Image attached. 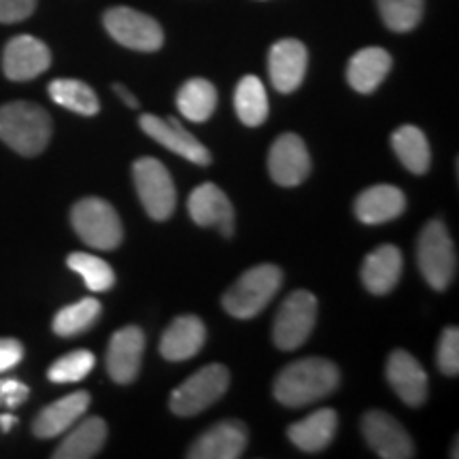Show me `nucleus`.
Segmentation results:
<instances>
[{
  "label": "nucleus",
  "mask_w": 459,
  "mask_h": 459,
  "mask_svg": "<svg viewBox=\"0 0 459 459\" xmlns=\"http://www.w3.org/2000/svg\"><path fill=\"white\" fill-rule=\"evenodd\" d=\"M341 383L336 364L324 358H307L285 366L274 381V398L290 409L308 406L330 395Z\"/></svg>",
  "instance_id": "obj_1"
},
{
  "label": "nucleus",
  "mask_w": 459,
  "mask_h": 459,
  "mask_svg": "<svg viewBox=\"0 0 459 459\" xmlns=\"http://www.w3.org/2000/svg\"><path fill=\"white\" fill-rule=\"evenodd\" d=\"M51 124L49 113L32 102H9L0 107V141L20 156L32 158L49 145Z\"/></svg>",
  "instance_id": "obj_2"
},
{
  "label": "nucleus",
  "mask_w": 459,
  "mask_h": 459,
  "mask_svg": "<svg viewBox=\"0 0 459 459\" xmlns=\"http://www.w3.org/2000/svg\"><path fill=\"white\" fill-rule=\"evenodd\" d=\"M283 283V273L274 264L249 268L223 296V308L237 319H254L271 304Z\"/></svg>",
  "instance_id": "obj_3"
},
{
  "label": "nucleus",
  "mask_w": 459,
  "mask_h": 459,
  "mask_svg": "<svg viewBox=\"0 0 459 459\" xmlns=\"http://www.w3.org/2000/svg\"><path fill=\"white\" fill-rule=\"evenodd\" d=\"M417 264L436 291H445L457 274V254L451 234L440 220L428 221L417 243Z\"/></svg>",
  "instance_id": "obj_4"
},
{
  "label": "nucleus",
  "mask_w": 459,
  "mask_h": 459,
  "mask_svg": "<svg viewBox=\"0 0 459 459\" xmlns=\"http://www.w3.org/2000/svg\"><path fill=\"white\" fill-rule=\"evenodd\" d=\"M71 221L85 245L100 251L117 249L124 238V226L117 211L107 200L90 196L73 206Z\"/></svg>",
  "instance_id": "obj_5"
},
{
  "label": "nucleus",
  "mask_w": 459,
  "mask_h": 459,
  "mask_svg": "<svg viewBox=\"0 0 459 459\" xmlns=\"http://www.w3.org/2000/svg\"><path fill=\"white\" fill-rule=\"evenodd\" d=\"M230 385V370L223 364H209L181 383L170 395V411L179 417H194L213 406Z\"/></svg>",
  "instance_id": "obj_6"
},
{
  "label": "nucleus",
  "mask_w": 459,
  "mask_h": 459,
  "mask_svg": "<svg viewBox=\"0 0 459 459\" xmlns=\"http://www.w3.org/2000/svg\"><path fill=\"white\" fill-rule=\"evenodd\" d=\"M134 187L149 217L164 221L175 213L177 189L170 172L156 158H139L132 166Z\"/></svg>",
  "instance_id": "obj_7"
},
{
  "label": "nucleus",
  "mask_w": 459,
  "mask_h": 459,
  "mask_svg": "<svg viewBox=\"0 0 459 459\" xmlns=\"http://www.w3.org/2000/svg\"><path fill=\"white\" fill-rule=\"evenodd\" d=\"M315 321H317V298L307 290L294 291L285 298L274 317V344L283 351H294L302 347L311 336Z\"/></svg>",
  "instance_id": "obj_8"
},
{
  "label": "nucleus",
  "mask_w": 459,
  "mask_h": 459,
  "mask_svg": "<svg viewBox=\"0 0 459 459\" xmlns=\"http://www.w3.org/2000/svg\"><path fill=\"white\" fill-rule=\"evenodd\" d=\"M107 32L124 48L158 51L164 45L162 26L153 17L130 7H113L105 13Z\"/></svg>",
  "instance_id": "obj_9"
},
{
  "label": "nucleus",
  "mask_w": 459,
  "mask_h": 459,
  "mask_svg": "<svg viewBox=\"0 0 459 459\" xmlns=\"http://www.w3.org/2000/svg\"><path fill=\"white\" fill-rule=\"evenodd\" d=\"M361 432L378 457L383 459H411L415 457L409 432L389 412L370 411L361 419Z\"/></svg>",
  "instance_id": "obj_10"
},
{
  "label": "nucleus",
  "mask_w": 459,
  "mask_h": 459,
  "mask_svg": "<svg viewBox=\"0 0 459 459\" xmlns=\"http://www.w3.org/2000/svg\"><path fill=\"white\" fill-rule=\"evenodd\" d=\"M141 130L160 145H164L169 152L177 153V156L186 158L187 162L209 166L211 164V152L200 143L196 136H192L183 126L177 122L175 117L162 119L158 115H141Z\"/></svg>",
  "instance_id": "obj_11"
},
{
  "label": "nucleus",
  "mask_w": 459,
  "mask_h": 459,
  "mask_svg": "<svg viewBox=\"0 0 459 459\" xmlns=\"http://www.w3.org/2000/svg\"><path fill=\"white\" fill-rule=\"evenodd\" d=\"M268 170L273 181L283 187L300 186L307 179L311 172V156L300 136L287 132L273 143L268 153Z\"/></svg>",
  "instance_id": "obj_12"
},
{
  "label": "nucleus",
  "mask_w": 459,
  "mask_h": 459,
  "mask_svg": "<svg viewBox=\"0 0 459 459\" xmlns=\"http://www.w3.org/2000/svg\"><path fill=\"white\" fill-rule=\"evenodd\" d=\"M143 353H145V332L136 325L117 330L107 349V372L119 385H130L139 377Z\"/></svg>",
  "instance_id": "obj_13"
},
{
  "label": "nucleus",
  "mask_w": 459,
  "mask_h": 459,
  "mask_svg": "<svg viewBox=\"0 0 459 459\" xmlns=\"http://www.w3.org/2000/svg\"><path fill=\"white\" fill-rule=\"evenodd\" d=\"M51 66V51L48 45L30 34L11 39L3 54V71L11 82H30Z\"/></svg>",
  "instance_id": "obj_14"
},
{
  "label": "nucleus",
  "mask_w": 459,
  "mask_h": 459,
  "mask_svg": "<svg viewBox=\"0 0 459 459\" xmlns=\"http://www.w3.org/2000/svg\"><path fill=\"white\" fill-rule=\"evenodd\" d=\"M308 66V51L296 39H281L268 54V73L274 90L281 94H291L304 82Z\"/></svg>",
  "instance_id": "obj_15"
},
{
  "label": "nucleus",
  "mask_w": 459,
  "mask_h": 459,
  "mask_svg": "<svg viewBox=\"0 0 459 459\" xmlns=\"http://www.w3.org/2000/svg\"><path fill=\"white\" fill-rule=\"evenodd\" d=\"M189 217L203 228H220L223 237L234 232V206L215 183H203L189 194L187 200Z\"/></svg>",
  "instance_id": "obj_16"
},
{
  "label": "nucleus",
  "mask_w": 459,
  "mask_h": 459,
  "mask_svg": "<svg viewBox=\"0 0 459 459\" xmlns=\"http://www.w3.org/2000/svg\"><path fill=\"white\" fill-rule=\"evenodd\" d=\"M387 381L398 398L409 406H421L428 398V375L404 349H395L387 359Z\"/></svg>",
  "instance_id": "obj_17"
},
{
  "label": "nucleus",
  "mask_w": 459,
  "mask_h": 459,
  "mask_svg": "<svg viewBox=\"0 0 459 459\" xmlns=\"http://www.w3.org/2000/svg\"><path fill=\"white\" fill-rule=\"evenodd\" d=\"M247 449V428L240 421H221L189 446V459H237Z\"/></svg>",
  "instance_id": "obj_18"
},
{
  "label": "nucleus",
  "mask_w": 459,
  "mask_h": 459,
  "mask_svg": "<svg viewBox=\"0 0 459 459\" xmlns=\"http://www.w3.org/2000/svg\"><path fill=\"white\" fill-rule=\"evenodd\" d=\"M90 402L91 398L88 392H74L56 400L54 404L45 406L32 423L34 436H39V438H56V436L68 432L88 412Z\"/></svg>",
  "instance_id": "obj_19"
},
{
  "label": "nucleus",
  "mask_w": 459,
  "mask_h": 459,
  "mask_svg": "<svg viewBox=\"0 0 459 459\" xmlns=\"http://www.w3.org/2000/svg\"><path fill=\"white\" fill-rule=\"evenodd\" d=\"M206 341V328L196 315H183L177 317L164 330L160 341V353L169 361H186L200 353Z\"/></svg>",
  "instance_id": "obj_20"
},
{
  "label": "nucleus",
  "mask_w": 459,
  "mask_h": 459,
  "mask_svg": "<svg viewBox=\"0 0 459 459\" xmlns=\"http://www.w3.org/2000/svg\"><path fill=\"white\" fill-rule=\"evenodd\" d=\"M402 254L398 247L381 245L366 255L361 264V281L375 296L389 294L398 285L402 274Z\"/></svg>",
  "instance_id": "obj_21"
},
{
  "label": "nucleus",
  "mask_w": 459,
  "mask_h": 459,
  "mask_svg": "<svg viewBox=\"0 0 459 459\" xmlns=\"http://www.w3.org/2000/svg\"><path fill=\"white\" fill-rule=\"evenodd\" d=\"M404 194L394 186L368 187L355 200V215L361 223H368V226L392 221L404 213Z\"/></svg>",
  "instance_id": "obj_22"
},
{
  "label": "nucleus",
  "mask_w": 459,
  "mask_h": 459,
  "mask_svg": "<svg viewBox=\"0 0 459 459\" xmlns=\"http://www.w3.org/2000/svg\"><path fill=\"white\" fill-rule=\"evenodd\" d=\"M389 71H392V56L381 48H366L349 62L347 82L359 94H370L385 82Z\"/></svg>",
  "instance_id": "obj_23"
},
{
  "label": "nucleus",
  "mask_w": 459,
  "mask_h": 459,
  "mask_svg": "<svg viewBox=\"0 0 459 459\" xmlns=\"http://www.w3.org/2000/svg\"><path fill=\"white\" fill-rule=\"evenodd\" d=\"M338 428V415L332 409H319L302 421L287 429V436L298 449L307 453H319L334 440Z\"/></svg>",
  "instance_id": "obj_24"
},
{
  "label": "nucleus",
  "mask_w": 459,
  "mask_h": 459,
  "mask_svg": "<svg viewBox=\"0 0 459 459\" xmlns=\"http://www.w3.org/2000/svg\"><path fill=\"white\" fill-rule=\"evenodd\" d=\"M77 428L66 434L60 446L54 451V459H90L96 457L105 446L107 423L100 417H90L82 423H74Z\"/></svg>",
  "instance_id": "obj_25"
},
{
  "label": "nucleus",
  "mask_w": 459,
  "mask_h": 459,
  "mask_svg": "<svg viewBox=\"0 0 459 459\" xmlns=\"http://www.w3.org/2000/svg\"><path fill=\"white\" fill-rule=\"evenodd\" d=\"M392 147L404 169L411 170L412 175H423L432 164L429 143L417 126H400L392 134Z\"/></svg>",
  "instance_id": "obj_26"
},
{
  "label": "nucleus",
  "mask_w": 459,
  "mask_h": 459,
  "mask_svg": "<svg viewBox=\"0 0 459 459\" xmlns=\"http://www.w3.org/2000/svg\"><path fill=\"white\" fill-rule=\"evenodd\" d=\"M177 107L183 117L194 124H203L211 117L217 107V90L203 77H194L177 91Z\"/></svg>",
  "instance_id": "obj_27"
},
{
  "label": "nucleus",
  "mask_w": 459,
  "mask_h": 459,
  "mask_svg": "<svg viewBox=\"0 0 459 459\" xmlns=\"http://www.w3.org/2000/svg\"><path fill=\"white\" fill-rule=\"evenodd\" d=\"M234 108H237L238 119L249 128L262 126L268 117V96L264 83L255 74H247L237 85L234 91Z\"/></svg>",
  "instance_id": "obj_28"
},
{
  "label": "nucleus",
  "mask_w": 459,
  "mask_h": 459,
  "mask_svg": "<svg viewBox=\"0 0 459 459\" xmlns=\"http://www.w3.org/2000/svg\"><path fill=\"white\" fill-rule=\"evenodd\" d=\"M49 99L56 105L68 108V111L85 115L91 117L100 111V102L96 91L88 83L79 82V79H56L49 83Z\"/></svg>",
  "instance_id": "obj_29"
},
{
  "label": "nucleus",
  "mask_w": 459,
  "mask_h": 459,
  "mask_svg": "<svg viewBox=\"0 0 459 459\" xmlns=\"http://www.w3.org/2000/svg\"><path fill=\"white\" fill-rule=\"evenodd\" d=\"M102 313V304L96 298H82L79 302L68 304V307L57 311L54 317V332L57 336L73 338L83 334L96 324Z\"/></svg>",
  "instance_id": "obj_30"
},
{
  "label": "nucleus",
  "mask_w": 459,
  "mask_h": 459,
  "mask_svg": "<svg viewBox=\"0 0 459 459\" xmlns=\"http://www.w3.org/2000/svg\"><path fill=\"white\" fill-rule=\"evenodd\" d=\"M68 268L83 279L85 287L94 294H105L115 285V273L111 264L91 254H71L68 255Z\"/></svg>",
  "instance_id": "obj_31"
},
{
  "label": "nucleus",
  "mask_w": 459,
  "mask_h": 459,
  "mask_svg": "<svg viewBox=\"0 0 459 459\" xmlns=\"http://www.w3.org/2000/svg\"><path fill=\"white\" fill-rule=\"evenodd\" d=\"M378 13L389 30L411 32L423 15V0H377Z\"/></svg>",
  "instance_id": "obj_32"
},
{
  "label": "nucleus",
  "mask_w": 459,
  "mask_h": 459,
  "mask_svg": "<svg viewBox=\"0 0 459 459\" xmlns=\"http://www.w3.org/2000/svg\"><path fill=\"white\" fill-rule=\"evenodd\" d=\"M96 358L94 353L88 351V349H77V351L66 353L65 358L56 359L54 364L49 366L48 378L51 383H77L83 381L85 377L94 370Z\"/></svg>",
  "instance_id": "obj_33"
},
{
  "label": "nucleus",
  "mask_w": 459,
  "mask_h": 459,
  "mask_svg": "<svg viewBox=\"0 0 459 459\" xmlns=\"http://www.w3.org/2000/svg\"><path fill=\"white\" fill-rule=\"evenodd\" d=\"M438 368L446 377H457L459 375V330L457 328H446L440 336L438 342Z\"/></svg>",
  "instance_id": "obj_34"
},
{
  "label": "nucleus",
  "mask_w": 459,
  "mask_h": 459,
  "mask_svg": "<svg viewBox=\"0 0 459 459\" xmlns=\"http://www.w3.org/2000/svg\"><path fill=\"white\" fill-rule=\"evenodd\" d=\"M37 9V0H0V24H15Z\"/></svg>",
  "instance_id": "obj_35"
},
{
  "label": "nucleus",
  "mask_w": 459,
  "mask_h": 459,
  "mask_svg": "<svg viewBox=\"0 0 459 459\" xmlns=\"http://www.w3.org/2000/svg\"><path fill=\"white\" fill-rule=\"evenodd\" d=\"M28 395H30V389L17 378H3L0 381V406H4V409H17V406L24 404Z\"/></svg>",
  "instance_id": "obj_36"
},
{
  "label": "nucleus",
  "mask_w": 459,
  "mask_h": 459,
  "mask_svg": "<svg viewBox=\"0 0 459 459\" xmlns=\"http://www.w3.org/2000/svg\"><path fill=\"white\" fill-rule=\"evenodd\" d=\"M24 359V344L15 338H0V375L15 368Z\"/></svg>",
  "instance_id": "obj_37"
},
{
  "label": "nucleus",
  "mask_w": 459,
  "mask_h": 459,
  "mask_svg": "<svg viewBox=\"0 0 459 459\" xmlns=\"http://www.w3.org/2000/svg\"><path fill=\"white\" fill-rule=\"evenodd\" d=\"M113 90L117 91V96H119V99H122V100H124L126 105H128V107H132V108H136V107H139V102H136L134 96H132L130 91L124 88V85H119V83H117V85H113Z\"/></svg>",
  "instance_id": "obj_38"
},
{
  "label": "nucleus",
  "mask_w": 459,
  "mask_h": 459,
  "mask_svg": "<svg viewBox=\"0 0 459 459\" xmlns=\"http://www.w3.org/2000/svg\"><path fill=\"white\" fill-rule=\"evenodd\" d=\"M17 423V417L9 415V412H4V415H0V429H3L4 434H9L13 426Z\"/></svg>",
  "instance_id": "obj_39"
}]
</instances>
